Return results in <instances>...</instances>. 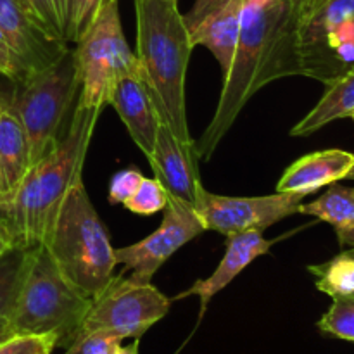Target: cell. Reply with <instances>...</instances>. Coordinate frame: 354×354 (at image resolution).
<instances>
[{"label": "cell", "mask_w": 354, "mask_h": 354, "mask_svg": "<svg viewBox=\"0 0 354 354\" xmlns=\"http://www.w3.org/2000/svg\"><path fill=\"white\" fill-rule=\"evenodd\" d=\"M299 0H244L241 35L216 111L196 144L197 159L211 156L256 92L275 80L299 76Z\"/></svg>", "instance_id": "6da1fadb"}, {"label": "cell", "mask_w": 354, "mask_h": 354, "mask_svg": "<svg viewBox=\"0 0 354 354\" xmlns=\"http://www.w3.org/2000/svg\"><path fill=\"white\" fill-rule=\"evenodd\" d=\"M100 113V107H85L76 100L75 113L57 145L28 169L12 197L0 206V220L16 245H40L64 197L83 180V162Z\"/></svg>", "instance_id": "7a4b0ae2"}, {"label": "cell", "mask_w": 354, "mask_h": 354, "mask_svg": "<svg viewBox=\"0 0 354 354\" xmlns=\"http://www.w3.org/2000/svg\"><path fill=\"white\" fill-rule=\"evenodd\" d=\"M137 12V69L154 102L159 120L182 144L194 147L187 124L185 75L192 40L178 10L169 0H133Z\"/></svg>", "instance_id": "3957f363"}, {"label": "cell", "mask_w": 354, "mask_h": 354, "mask_svg": "<svg viewBox=\"0 0 354 354\" xmlns=\"http://www.w3.org/2000/svg\"><path fill=\"white\" fill-rule=\"evenodd\" d=\"M41 245L62 277L92 299L114 277L118 261L109 232L97 214L83 180L64 197Z\"/></svg>", "instance_id": "277c9868"}, {"label": "cell", "mask_w": 354, "mask_h": 354, "mask_svg": "<svg viewBox=\"0 0 354 354\" xmlns=\"http://www.w3.org/2000/svg\"><path fill=\"white\" fill-rule=\"evenodd\" d=\"M93 299L62 277L45 245H37L10 324L12 335H38L66 348L76 339Z\"/></svg>", "instance_id": "5b68a950"}, {"label": "cell", "mask_w": 354, "mask_h": 354, "mask_svg": "<svg viewBox=\"0 0 354 354\" xmlns=\"http://www.w3.org/2000/svg\"><path fill=\"white\" fill-rule=\"evenodd\" d=\"M78 95L80 78L73 50L66 52L50 68L16 82L9 106L26 130L31 166L61 140L66 114Z\"/></svg>", "instance_id": "8992f818"}, {"label": "cell", "mask_w": 354, "mask_h": 354, "mask_svg": "<svg viewBox=\"0 0 354 354\" xmlns=\"http://www.w3.org/2000/svg\"><path fill=\"white\" fill-rule=\"evenodd\" d=\"M73 54L80 78L78 104L104 109L118 80L137 68V57L121 28L120 0L104 2Z\"/></svg>", "instance_id": "52a82bcc"}, {"label": "cell", "mask_w": 354, "mask_h": 354, "mask_svg": "<svg viewBox=\"0 0 354 354\" xmlns=\"http://www.w3.org/2000/svg\"><path fill=\"white\" fill-rule=\"evenodd\" d=\"M299 76L325 86L354 68V0H324L297 23Z\"/></svg>", "instance_id": "ba28073f"}, {"label": "cell", "mask_w": 354, "mask_h": 354, "mask_svg": "<svg viewBox=\"0 0 354 354\" xmlns=\"http://www.w3.org/2000/svg\"><path fill=\"white\" fill-rule=\"evenodd\" d=\"M171 299L151 282L114 275L106 289L93 297L80 332L106 330L124 339H140L152 325L168 315Z\"/></svg>", "instance_id": "9c48e42d"}, {"label": "cell", "mask_w": 354, "mask_h": 354, "mask_svg": "<svg viewBox=\"0 0 354 354\" xmlns=\"http://www.w3.org/2000/svg\"><path fill=\"white\" fill-rule=\"evenodd\" d=\"M304 194L277 192L261 197H227L201 190L194 211L204 230L230 237L251 230H266L283 218L299 213Z\"/></svg>", "instance_id": "30bf717a"}, {"label": "cell", "mask_w": 354, "mask_h": 354, "mask_svg": "<svg viewBox=\"0 0 354 354\" xmlns=\"http://www.w3.org/2000/svg\"><path fill=\"white\" fill-rule=\"evenodd\" d=\"M203 232L204 227L194 207L168 196L165 218L158 230L137 244L114 249L116 261L124 266L123 273L130 272L131 279L147 283L178 249Z\"/></svg>", "instance_id": "8fae6325"}, {"label": "cell", "mask_w": 354, "mask_h": 354, "mask_svg": "<svg viewBox=\"0 0 354 354\" xmlns=\"http://www.w3.org/2000/svg\"><path fill=\"white\" fill-rule=\"evenodd\" d=\"M0 28L16 61V82L50 68L69 50L68 41L57 40L38 24L23 0H0Z\"/></svg>", "instance_id": "7c38bea8"}, {"label": "cell", "mask_w": 354, "mask_h": 354, "mask_svg": "<svg viewBox=\"0 0 354 354\" xmlns=\"http://www.w3.org/2000/svg\"><path fill=\"white\" fill-rule=\"evenodd\" d=\"M196 147V145H194ZM182 144L168 127L161 123L149 162L156 180L162 185L169 197L196 206L201 190L204 189L199 178L196 149Z\"/></svg>", "instance_id": "4fadbf2b"}, {"label": "cell", "mask_w": 354, "mask_h": 354, "mask_svg": "<svg viewBox=\"0 0 354 354\" xmlns=\"http://www.w3.org/2000/svg\"><path fill=\"white\" fill-rule=\"evenodd\" d=\"M107 104L116 109L131 140L149 158L154 151L161 120L137 68L118 80Z\"/></svg>", "instance_id": "5bb4252c"}, {"label": "cell", "mask_w": 354, "mask_h": 354, "mask_svg": "<svg viewBox=\"0 0 354 354\" xmlns=\"http://www.w3.org/2000/svg\"><path fill=\"white\" fill-rule=\"evenodd\" d=\"M270 248H272V242L266 241L263 237V232L259 230L230 235V237H227V249H225L223 259H221L218 268L213 272V275L207 277V279L197 280L190 289L176 296L175 301L185 299V297L190 296L199 297V320H203L204 311L207 310V304L211 303V299L218 292H221L232 280L237 279L239 273L244 272L254 259L270 252Z\"/></svg>", "instance_id": "9a60e30c"}, {"label": "cell", "mask_w": 354, "mask_h": 354, "mask_svg": "<svg viewBox=\"0 0 354 354\" xmlns=\"http://www.w3.org/2000/svg\"><path fill=\"white\" fill-rule=\"evenodd\" d=\"M354 166V154L342 149L311 152L294 161L280 176L277 192L310 196L324 187L344 180Z\"/></svg>", "instance_id": "2e32d148"}, {"label": "cell", "mask_w": 354, "mask_h": 354, "mask_svg": "<svg viewBox=\"0 0 354 354\" xmlns=\"http://www.w3.org/2000/svg\"><path fill=\"white\" fill-rule=\"evenodd\" d=\"M30 168L26 130L9 102L0 100V206L12 197Z\"/></svg>", "instance_id": "e0dca14e"}, {"label": "cell", "mask_w": 354, "mask_h": 354, "mask_svg": "<svg viewBox=\"0 0 354 354\" xmlns=\"http://www.w3.org/2000/svg\"><path fill=\"white\" fill-rule=\"evenodd\" d=\"M244 0H232L228 6L207 17L197 30L190 33L194 47L204 45L220 64L223 76L230 69L241 35V17Z\"/></svg>", "instance_id": "ac0fdd59"}, {"label": "cell", "mask_w": 354, "mask_h": 354, "mask_svg": "<svg viewBox=\"0 0 354 354\" xmlns=\"http://www.w3.org/2000/svg\"><path fill=\"white\" fill-rule=\"evenodd\" d=\"M354 109V68L335 82L328 83L317 106L290 130L292 137H308L328 123L348 118Z\"/></svg>", "instance_id": "d6986e66"}, {"label": "cell", "mask_w": 354, "mask_h": 354, "mask_svg": "<svg viewBox=\"0 0 354 354\" xmlns=\"http://www.w3.org/2000/svg\"><path fill=\"white\" fill-rule=\"evenodd\" d=\"M35 251L37 245H12L6 254L0 256V335L10 334L17 299L33 263Z\"/></svg>", "instance_id": "ffe728a7"}, {"label": "cell", "mask_w": 354, "mask_h": 354, "mask_svg": "<svg viewBox=\"0 0 354 354\" xmlns=\"http://www.w3.org/2000/svg\"><path fill=\"white\" fill-rule=\"evenodd\" d=\"M299 213L330 223L335 232L351 227L354 223V189L332 183L327 192L322 194L313 203L301 204Z\"/></svg>", "instance_id": "44dd1931"}, {"label": "cell", "mask_w": 354, "mask_h": 354, "mask_svg": "<svg viewBox=\"0 0 354 354\" xmlns=\"http://www.w3.org/2000/svg\"><path fill=\"white\" fill-rule=\"evenodd\" d=\"M317 279V289L330 297L354 296V261L348 251H342L324 265L310 266Z\"/></svg>", "instance_id": "7402d4cb"}, {"label": "cell", "mask_w": 354, "mask_h": 354, "mask_svg": "<svg viewBox=\"0 0 354 354\" xmlns=\"http://www.w3.org/2000/svg\"><path fill=\"white\" fill-rule=\"evenodd\" d=\"M334 303L318 322L324 334L354 342V296L332 297Z\"/></svg>", "instance_id": "603a6c76"}, {"label": "cell", "mask_w": 354, "mask_h": 354, "mask_svg": "<svg viewBox=\"0 0 354 354\" xmlns=\"http://www.w3.org/2000/svg\"><path fill=\"white\" fill-rule=\"evenodd\" d=\"M166 204H168V194L162 189L161 183L156 178H145L140 182L138 189L135 190L133 196L123 204L127 209L131 213L142 214V216H149V214H156L159 211H165Z\"/></svg>", "instance_id": "cb8c5ba5"}, {"label": "cell", "mask_w": 354, "mask_h": 354, "mask_svg": "<svg viewBox=\"0 0 354 354\" xmlns=\"http://www.w3.org/2000/svg\"><path fill=\"white\" fill-rule=\"evenodd\" d=\"M106 0H69L66 21V41H76L92 26Z\"/></svg>", "instance_id": "d4e9b609"}, {"label": "cell", "mask_w": 354, "mask_h": 354, "mask_svg": "<svg viewBox=\"0 0 354 354\" xmlns=\"http://www.w3.org/2000/svg\"><path fill=\"white\" fill-rule=\"evenodd\" d=\"M121 339L106 330L80 332L64 354H116Z\"/></svg>", "instance_id": "484cf974"}, {"label": "cell", "mask_w": 354, "mask_h": 354, "mask_svg": "<svg viewBox=\"0 0 354 354\" xmlns=\"http://www.w3.org/2000/svg\"><path fill=\"white\" fill-rule=\"evenodd\" d=\"M54 349L52 339L38 335H10L0 342V354H47Z\"/></svg>", "instance_id": "4316f807"}, {"label": "cell", "mask_w": 354, "mask_h": 354, "mask_svg": "<svg viewBox=\"0 0 354 354\" xmlns=\"http://www.w3.org/2000/svg\"><path fill=\"white\" fill-rule=\"evenodd\" d=\"M144 175L137 168L121 169L113 176L109 185V203L111 204H124L135 190L138 189Z\"/></svg>", "instance_id": "83f0119b"}, {"label": "cell", "mask_w": 354, "mask_h": 354, "mask_svg": "<svg viewBox=\"0 0 354 354\" xmlns=\"http://www.w3.org/2000/svg\"><path fill=\"white\" fill-rule=\"evenodd\" d=\"M230 2L232 0H196L192 9L187 14H183V21H185V26L189 30V33L197 30L207 17L216 14L218 10H221Z\"/></svg>", "instance_id": "f1b7e54d"}, {"label": "cell", "mask_w": 354, "mask_h": 354, "mask_svg": "<svg viewBox=\"0 0 354 354\" xmlns=\"http://www.w3.org/2000/svg\"><path fill=\"white\" fill-rule=\"evenodd\" d=\"M0 75L7 76L12 82H16L17 78L16 61H14L12 50H10L9 44H7V38L3 35L2 28H0Z\"/></svg>", "instance_id": "f546056e"}, {"label": "cell", "mask_w": 354, "mask_h": 354, "mask_svg": "<svg viewBox=\"0 0 354 354\" xmlns=\"http://www.w3.org/2000/svg\"><path fill=\"white\" fill-rule=\"evenodd\" d=\"M12 245H16V242H14V237L12 234L9 232V228L3 225V221L0 220V256L6 254L7 251H9Z\"/></svg>", "instance_id": "4dcf8cb0"}, {"label": "cell", "mask_w": 354, "mask_h": 354, "mask_svg": "<svg viewBox=\"0 0 354 354\" xmlns=\"http://www.w3.org/2000/svg\"><path fill=\"white\" fill-rule=\"evenodd\" d=\"M337 239H339V244H341L344 249H354V223L351 227L337 230Z\"/></svg>", "instance_id": "1f68e13d"}, {"label": "cell", "mask_w": 354, "mask_h": 354, "mask_svg": "<svg viewBox=\"0 0 354 354\" xmlns=\"http://www.w3.org/2000/svg\"><path fill=\"white\" fill-rule=\"evenodd\" d=\"M52 2H54L55 10H57L59 17H61V21H62V23H64V26H66V21H68L69 0H52Z\"/></svg>", "instance_id": "d6a6232c"}, {"label": "cell", "mask_w": 354, "mask_h": 354, "mask_svg": "<svg viewBox=\"0 0 354 354\" xmlns=\"http://www.w3.org/2000/svg\"><path fill=\"white\" fill-rule=\"evenodd\" d=\"M322 2H324V0H301V6H299L301 12H299V16H303V14H306V12H310V10H313L315 7L320 6Z\"/></svg>", "instance_id": "836d02e7"}, {"label": "cell", "mask_w": 354, "mask_h": 354, "mask_svg": "<svg viewBox=\"0 0 354 354\" xmlns=\"http://www.w3.org/2000/svg\"><path fill=\"white\" fill-rule=\"evenodd\" d=\"M116 354H138V339H135L133 344L127 346V348H120Z\"/></svg>", "instance_id": "e575fe53"}, {"label": "cell", "mask_w": 354, "mask_h": 354, "mask_svg": "<svg viewBox=\"0 0 354 354\" xmlns=\"http://www.w3.org/2000/svg\"><path fill=\"white\" fill-rule=\"evenodd\" d=\"M346 178H349V180H354V166L351 168V171L348 173V176H346Z\"/></svg>", "instance_id": "d590c367"}, {"label": "cell", "mask_w": 354, "mask_h": 354, "mask_svg": "<svg viewBox=\"0 0 354 354\" xmlns=\"http://www.w3.org/2000/svg\"><path fill=\"white\" fill-rule=\"evenodd\" d=\"M10 335H12V334H2V335H0V342L6 341V339H7V337H10Z\"/></svg>", "instance_id": "8d00e7d4"}, {"label": "cell", "mask_w": 354, "mask_h": 354, "mask_svg": "<svg viewBox=\"0 0 354 354\" xmlns=\"http://www.w3.org/2000/svg\"><path fill=\"white\" fill-rule=\"evenodd\" d=\"M344 251H348V254L351 256V258H353V261H354V249H344Z\"/></svg>", "instance_id": "74e56055"}, {"label": "cell", "mask_w": 354, "mask_h": 354, "mask_svg": "<svg viewBox=\"0 0 354 354\" xmlns=\"http://www.w3.org/2000/svg\"><path fill=\"white\" fill-rule=\"evenodd\" d=\"M348 118H351V120L354 121V109L351 111V113H349V116H348Z\"/></svg>", "instance_id": "f35d334b"}, {"label": "cell", "mask_w": 354, "mask_h": 354, "mask_svg": "<svg viewBox=\"0 0 354 354\" xmlns=\"http://www.w3.org/2000/svg\"><path fill=\"white\" fill-rule=\"evenodd\" d=\"M169 2H178V0H169Z\"/></svg>", "instance_id": "ab89813d"}, {"label": "cell", "mask_w": 354, "mask_h": 354, "mask_svg": "<svg viewBox=\"0 0 354 354\" xmlns=\"http://www.w3.org/2000/svg\"><path fill=\"white\" fill-rule=\"evenodd\" d=\"M299 6H301V0H299Z\"/></svg>", "instance_id": "60d3db41"}, {"label": "cell", "mask_w": 354, "mask_h": 354, "mask_svg": "<svg viewBox=\"0 0 354 354\" xmlns=\"http://www.w3.org/2000/svg\"><path fill=\"white\" fill-rule=\"evenodd\" d=\"M47 354H52V353H47Z\"/></svg>", "instance_id": "b9f144b4"}, {"label": "cell", "mask_w": 354, "mask_h": 354, "mask_svg": "<svg viewBox=\"0 0 354 354\" xmlns=\"http://www.w3.org/2000/svg\"><path fill=\"white\" fill-rule=\"evenodd\" d=\"M0 100H2V99H0Z\"/></svg>", "instance_id": "7bdbcfd3"}]
</instances>
